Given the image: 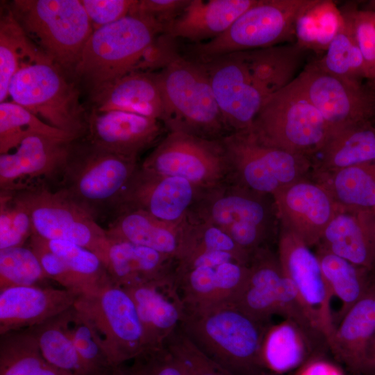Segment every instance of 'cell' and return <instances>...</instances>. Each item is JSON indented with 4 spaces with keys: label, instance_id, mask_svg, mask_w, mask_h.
<instances>
[{
    "label": "cell",
    "instance_id": "obj_19",
    "mask_svg": "<svg viewBox=\"0 0 375 375\" xmlns=\"http://www.w3.org/2000/svg\"><path fill=\"white\" fill-rule=\"evenodd\" d=\"M125 290L135 305L147 351L164 347L187 314L176 270L152 282Z\"/></svg>",
    "mask_w": 375,
    "mask_h": 375
},
{
    "label": "cell",
    "instance_id": "obj_41",
    "mask_svg": "<svg viewBox=\"0 0 375 375\" xmlns=\"http://www.w3.org/2000/svg\"><path fill=\"white\" fill-rule=\"evenodd\" d=\"M205 251L229 253L246 265H249L251 258L222 228L186 217L182 225L181 246L177 262Z\"/></svg>",
    "mask_w": 375,
    "mask_h": 375
},
{
    "label": "cell",
    "instance_id": "obj_32",
    "mask_svg": "<svg viewBox=\"0 0 375 375\" xmlns=\"http://www.w3.org/2000/svg\"><path fill=\"white\" fill-rule=\"evenodd\" d=\"M309 336L299 325L290 319L269 325L261 349L265 369L283 375L301 366L309 351Z\"/></svg>",
    "mask_w": 375,
    "mask_h": 375
},
{
    "label": "cell",
    "instance_id": "obj_18",
    "mask_svg": "<svg viewBox=\"0 0 375 375\" xmlns=\"http://www.w3.org/2000/svg\"><path fill=\"white\" fill-rule=\"evenodd\" d=\"M282 228L309 247L319 244L324 231L340 207L317 181L301 178L272 196Z\"/></svg>",
    "mask_w": 375,
    "mask_h": 375
},
{
    "label": "cell",
    "instance_id": "obj_31",
    "mask_svg": "<svg viewBox=\"0 0 375 375\" xmlns=\"http://www.w3.org/2000/svg\"><path fill=\"white\" fill-rule=\"evenodd\" d=\"M315 156L317 172L375 161V126L372 121L347 126L331 135Z\"/></svg>",
    "mask_w": 375,
    "mask_h": 375
},
{
    "label": "cell",
    "instance_id": "obj_3",
    "mask_svg": "<svg viewBox=\"0 0 375 375\" xmlns=\"http://www.w3.org/2000/svg\"><path fill=\"white\" fill-rule=\"evenodd\" d=\"M163 33L152 18L138 13L93 31L74 73L92 92L137 71L148 47Z\"/></svg>",
    "mask_w": 375,
    "mask_h": 375
},
{
    "label": "cell",
    "instance_id": "obj_4",
    "mask_svg": "<svg viewBox=\"0 0 375 375\" xmlns=\"http://www.w3.org/2000/svg\"><path fill=\"white\" fill-rule=\"evenodd\" d=\"M11 10L31 40L60 68L74 72L94 28L79 0H15Z\"/></svg>",
    "mask_w": 375,
    "mask_h": 375
},
{
    "label": "cell",
    "instance_id": "obj_51",
    "mask_svg": "<svg viewBox=\"0 0 375 375\" xmlns=\"http://www.w3.org/2000/svg\"><path fill=\"white\" fill-rule=\"evenodd\" d=\"M296 375H344L336 365L322 359L306 363Z\"/></svg>",
    "mask_w": 375,
    "mask_h": 375
},
{
    "label": "cell",
    "instance_id": "obj_20",
    "mask_svg": "<svg viewBox=\"0 0 375 375\" xmlns=\"http://www.w3.org/2000/svg\"><path fill=\"white\" fill-rule=\"evenodd\" d=\"M72 142L32 135L24 140L15 153L1 154V192H14L21 190L24 180L61 176Z\"/></svg>",
    "mask_w": 375,
    "mask_h": 375
},
{
    "label": "cell",
    "instance_id": "obj_39",
    "mask_svg": "<svg viewBox=\"0 0 375 375\" xmlns=\"http://www.w3.org/2000/svg\"><path fill=\"white\" fill-rule=\"evenodd\" d=\"M74 141L76 138L53 127L15 102L0 103V153H9L29 136Z\"/></svg>",
    "mask_w": 375,
    "mask_h": 375
},
{
    "label": "cell",
    "instance_id": "obj_28",
    "mask_svg": "<svg viewBox=\"0 0 375 375\" xmlns=\"http://www.w3.org/2000/svg\"><path fill=\"white\" fill-rule=\"evenodd\" d=\"M92 92L97 112L122 111L162 122L164 104L156 74L133 71Z\"/></svg>",
    "mask_w": 375,
    "mask_h": 375
},
{
    "label": "cell",
    "instance_id": "obj_2",
    "mask_svg": "<svg viewBox=\"0 0 375 375\" xmlns=\"http://www.w3.org/2000/svg\"><path fill=\"white\" fill-rule=\"evenodd\" d=\"M156 78L164 104L162 122L169 131L215 140L231 133L203 64L177 53Z\"/></svg>",
    "mask_w": 375,
    "mask_h": 375
},
{
    "label": "cell",
    "instance_id": "obj_53",
    "mask_svg": "<svg viewBox=\"0 0 375 375\" xmlns=\"http://www.w3.org/2000/svg\"><path fill=\"white\" fill-rule=\"evenodd\" d=\"M371 367L372 369H375V338L374 340L371 353Z\"/></svg>",
    "mask_w": 375,
    "mask_h": 375
},
{
    "label": "cell",
    "instance_id": "obj_21",
    "mask_svg": "<svg viewBox=\"0 0 375 375\" xmlns=\"http://www.w3.org/2000/svg\"><path fill=\"white\" fill-rule=\"evenodd\" d=\"M79 294L41 285L0 290V335L40 324L72 308Z\"/></svg>",
    "mask_w": 375,
    "mask_h": 375
},
{
    "label": "cell",
    "instance_id": "obj_56",
    "mask_svg": "<svg viewBox=\"0 0 375 375\" xmlns=\"http://www.w3.org/2000/svg\"><path fill=\"white\" fill-rule=\"evenodd\" d=\"M372 212L375 215V207L372 210Z\"/></svg>",
    "mask_w": 375,
    "mask_h": 375
},
{
    "label": "cell",
    "instance_id": "obj_13",
    "mask_svg": "<svg viewBox=\"0 0 375 375\" xmlns=\"http://www.w3.org/2000/svg\"><path fill=\"white\" fill-rule=\"evenodd\" d=\"M254 319L269 323L274 315L299 325L308 334L315 333L278 256L262 248L251 256L247 282L233 303Z\"/></svg>",
    "mask_w": 375,
    "mask_h": 375
},
{
    "label": "cell",
    "instance_id": "obj_8",
    "mask_svg": "<svg viewBox=\"0 0 375 375\" xmlns=\"http://www.w3.org/2000/svg\"><path fill=\"white\" fill-rule=\"evenodd\" d=\"M28 210L33 234L42 239L70 242L94 253L106 265L110 239L90 210L62 190L26 187L12 192Z\"/></svg>",
    "mask_w": 375,
    "mask_h": 375
},
{
    "label": "cell",
    "instance_id": "obj_37",
    "mask_svg": "<svg viewBox=\"0 0 375 375\" xmlns=\"http://www.w3.org/2000/svg\"><path fill=\"white\" fill-rule=\"evenodd\" d=\"M65 312L27 329L51 365L69 375H92L66 331Z\"/></svg>",
    "mask_w": 375,
    "mask_h": 375
},
{
    "label": "cell",
    "instance_id": "obj_40",
    "mask_svg": "<svg viewBox=\"0 0 375 375\" xmlns=\"http://www.w3.org/2000/svg\"><path fill=\"white\" fill-rule=\"evenodd\" d=\"M342 13L344 17L342 28L322 56L313 62L318 67L332 75L349 81L362 82L363 79H367L363 58L351 22L347 15Z\"/></svg>",
    "mask_w": 375,
    "mask_h": 375
},
{
    "label": "cell",
    "instance_id": "obj_50",
    "mask_svg": "<svg viewBox=\"0 0 375 375\" xmlns=\"http://www.w3.org/2000/svg\"><path fill=\"white\" fill-rule=\"evenodd\" d=\"M189 0L135 1L130 13L146 15L164 27L174 20L186 6Z\"/></svg>",
    "mask_w": 375,
    "mask_h": 375
},
{
    "label": "cell",
    "instance_id": "obj_5",
    "mask_svg": "<svg viewBox=\"0 0 375 375\" xmlns=\"http://www.w3.org/2000/svg\"><path fill=\"white\" fill-rule=\"evenodd\" d=\"M249 130L266 146L310 158L330 137L328 124L296 79L267 99Z\"/></svg>",
    "mask_w": 375,
    "mask_h": 375
},
{
    "label": "cell",
    "instance_id": "obj_30",
    "mask_svg": "<svg viewBox=\"0 0 375 375\" xmlns=\"http://www.w3.org/2000/svg\"><path fill=\"white\" fill-rule=\"evenodd\" d=\"M183 223H169L142 210H127L122 212L106 232L110 239L148 247L177 260Z\"/></svg>",
    "mask_w": 375,
    "mask_h": 375
},
{
    "label": "cell",
    "instance_id": "obj_6",
    "mask_svg": "<svg viewBox=\"0 0 375 375\" xmlns=\"http://www.w3.org/2000/svg\"><path fill=\"white\" fill-rule=\"evenodd\" d=\"M315 0H257L219 36L188 47L201 63L232 52L279 45L295 36L297 18Z\"/></svg>",
    "mask_w": 375,
    "mask_h": 375
},
{
    "label": "cell",
    "instance_id": "obj_35",
    "mask_svg": "<svg viewBox=\"0 0 375 375\" xmlns=\"http://www.w3.org/2000/svg\"><path fill=\"white\" fill-rule=\"evenodd\" d=\"M324 277L333 297L338 299L341 306L335 317V323L357 303L367 292L373 282L368 269L351 262L319 246L315 253Z\"/></svg>",
    "mask_w": 375,
    "mask_h": 375
},
{
    "label": "cell",
    "instance_id": "obj_52",
    "mask_svg": "<svg viewBox=\"0 0 375 375\" xmlns=\"http://www.w3.org/2000/svg\"><path fill=\"white\" fill-rule=\"evenodd\" d=\"M108 375H135L129 367H125L123 365L114 367Z\"/></svg>",
    "mask_w": 375,
    "mask_h": 375
},
{
    "label": "cell",
    "instance_id": "obj_45",
    "mask_svg": "<svg viewBox=\"0 0 375 375\" xmlns=\"http://www.w3.org/2000/svg\"><path fill=\"white\" fill-rule=\"evenodd\" d=\"M0 249L24 246L33 234L26 208L12 192H1Z\"/></svg>",
    "mask_w": 375,
    "mask_h": 375
},
{
    "label": "cell",
    "instance_id": "obj_36",
    "mask_svg": "<svg viewBox=\"0 0 375 375\" xmlns=\"http://www.w3.org/2000/svg\"><path fill=\"white\" fill-rule=\"evenodd\" d=\"M0 375H69L51 365L28 329L0 335Z\"/></svg>",
    "mask_w": 375,
    "mask_h": 375
},
{
    "label": "cell",
    "instance_id": "obj_34",
    "mask_svg": "<svg viewBox=\"0 0 375 375\" xmlns=\"http://www.w3.org/2000/svg\"><path fill=\"white\" fill-rule=\"evenodd\" d=\"M316 175V181L341 208L372 210L375 207V161Z\"/></svg>",
    "mask_w": 375,
    "mask_h": 375
},
{
    "label": "cell",
    "instance_id": "obj_47",
    "mask_svg": "<svg viewBox=\"0 0 375 375\" xmlns=\"http://www.w3.org/2000/svg\"><path fill=\"white\" fill-rule=\"evenodd\" d=\"M341 11L349 18L367 72V80L375 85V12L348 5Z\"/></svg>",
    "mask_w": 375,
    "mask_h": 375
},
{
    "label": "cell",
    "instance_id": "obj_1",
    "mask_svg": "<svg viewBox=\"0 0 375 375\" xmlns=\"http://www.w3.org/2000/svg\"><path fill=\"white\" fill-rule=\"evenodd\" d=\"M269 325L234 303H226L187 312L181 328L203 353L232 375H258L266 371L261 349Z\"/></svg>",
    "mask_w": 375,
    "mask_h": 375
},
{
    "label": "cell",
    "instance_id": "obj_9",
    "mask_svg": "<svg viewBox=\"0 0 375 375\" xmlns=\"http://www.w3.org/2000/svg\"><path fill=\"white\" fill-rule=\"evenodd\" d=\"M229 169L228 181L256 193L272 196L304 178L310 158L260 143L249 129L220 140Z\"/></svg>",
    "mask_w": 375,
    "mask_h": 375
},
{
    "label": "cell",
    "instance_id": "obj_46",
    "mask_svg": "<svg viewBox=\"0 0 375 375\" xmlns=\"http://www.w3.org/2000/svg\"><path fill=\"white\" fill-rule=\"evenodd\" d=\"M165 346L182 365L186 375H232L203 353L181 327Z\"/></svg>",
    "mask_w": 375,
    "mask_h": 375
},
{
    "label": "cell",
    "instance_id": "obj_22",
    "mask_svg": "<svg viewBox=\"0 0 375 375\" xmlns=\"http://www.w3.org/2000/svg\"><path fill=\"white\" fill-rule=\"evenodd\" d=\"M205 190L187 217L226 229L236 222H253L269 228L272 210L260 194L228 181Z\"/></svg>",
    "mask_w": 375,
    "mask_h": 375
},
{
    "label": "cell",
    "instance_id": "obj_12",
    "mask_svg": "<svg viewBox=\"0 0 375 375\" xmlns=\"http://www.w3.org/2000/svg\"><path fill=\"white\" fill-rule=\"evenodd\" d=\"M142 167L184 178L208 190L228 181L229 169L219 140L171 131L145 158Z\"/></svg>",
    "mask_w": 375,
    "mask_h": 375
},
{
    "label": "cell",
    "instance_id": "obj_49",
    "mask_svg": "<svg viewBox=\"0 0 375 375\" xmlns=\"http://www.w3.org/2000/svg\"><path fill=\"white\" fill-rule=\"evenodd\" d=\"M94 30L128 15L135 0H82Z\"/></svg>",
    "mask_w": 375,
    "mask_h": 375
},
{
    "label": "cell",
    "instance_id": "obj_29",
    "mask_svg": "<svg viewBox=\"0 0 375 375\" xmlns=\"http://www.w3.org/2000/svg\"><path fill=\"white\" fill-rule=\"evenodd\" d=\"M176 265L175 258L150 248L110 239L106 267L115 285L126 289L152 282L174 272Z\"/></svg>",
    "mask_w": 375,
    "mask_h": 375
},
{
    "label": "cell",
    "instance_id": "obj_10",
    "mask_svg": "<svg viewBox=\"0 0 375 375\" xmlns=\"http://www.w3.org/2000/svg\"><path fill=\"white\" fill-rule=\"evenodd\" d=\"M53 62H38L19 69L11 80L8 95L50 126L80 136L85 128L79 91Z\"/></svg>",
    "mask_w": 375,
    "mask_h": 375
},
{
    "label": "cell",
    "instance_id": "obj_25",
    "mask_svg": "<svg viewBox=\"0 0 375 375\" xmlns=\"http://www.w3.org/2000/svg\"><path fill=\"white\" fill-rule=\"evenodd\" d=\"M257 0H189L181 12L163 29L174 40L193 44L212 40L225 31Z\"/></svg>",
    "mask_w": 375,
    "mask_h": 375
},
{
    "label": "cell",
    "instance_id": "obj_15",
    "mask_svg": "<svg viewBox=\"0 0 375 375\" xmlns=\"http://www.w3.org/2000/svg\"><path fill=\"white\" fill-rule=\"evenodd\" d=\"M278 258L297 292L312 328L329 346L336 327L331 307L333 295L316 254L298 237L282 228Z\"/></svg>",
    "mask_w": 375,
    "mask_h": 375
},
{
    "label": "cell",
    "instance_id": "obj_43",
    "mask_svg": "<svg viewBox=\"0 0 375 375\" xmlns=\"http://www.w3.org/2000/svg\"><path fill=\"white\" fill-rule=\"evenodd\" d=\"M49 279L29 247L0 249V290L17 286L40 285Z\"/></svg>",
    "mask_w": 375,
    "mask_h": 375
},
{
    "label": "cell",
    "instance_id": "obj_55",
    "mask_svg": "<svg viewBox=\"0 0 375 375\" xmlns=\"http://www.w3.org/2000/svg\"><path fill=\"white\" fill-rule=\"evenodd\" d=\"M258 375H281V374H275V373L265 371V372L259 374Z\"/></svg>",
    "mask_w": 375,
    "mask_h": 375
},
{
    "label": "cell",
    "instance_id": "obj_24",
    "mask_svg": "<svg viewBox=\"0 0 375 375\" xmlns=\"http://www.w3.org/2000/svg\"><path fill=\"white\" fill-rule=\"evenodd\" d=\"M187 312L233 303L249 275V265L229 261L176 272Z\"/></svg>",
    "mask_w": 375,
    "mask_h": 375
},
{
    "label": "cell",
    "instance_id": "obj_16",
    "mask_svg": "<svg viewBox=\"0 0 375 375\" xmlns=\"http://www.w3.org/2000/svg\"><path fill=\"white\" fill-rule=\"evenodd\" d=\"M201 64L231 132L249 129L269 97L249 70L243 51L224 54Z\"/></svg>",
    "mask_w": 375,
    "mask_h": 375
},
{
    "label": "cell",
    "instance_id": "obj_23",
    "mask_svg": "<svg viewBox=\"0 0 375 375\" xmlns=\"http://www.w3.org/2000/svg\"><path fill=\"white\" fill-rule=\"evenodd\" d=\"M161 122L134 113L93 110L87 119L88 141L107 151L138 158L162 134Z\"/></svg>",
    "mask_w": 375,
    "mask_h": 375
},
{
    "label": "cell",
    "instance_id": "obj_33",
    "mask_svg": "<svg viewBox=\"0 0 375 375\" xmlns=\"http://www.w3.org/2000/svg\"><path fill=\"white\" fill-rule=\"evenodd\" d=\"M53 62L32 42L15 17L11 8L0 20V102L8 96L9 85L22 67L38 62Z\"/></svg>",
    "mask_w": 375,
    "mask_h": 375
},
{
    "label": "cell",
    "instance_id": "obj_48",
    "mask_svg": "<svg viewBox=\"0 0 375 375\" xmlns=\"http://www.w3.org/2000/svg\"><path fill=\"white\" fill-rule=\"evenodd\" d=\"M135 375H186L182 365L165 346L148 350L133 360Z\"/></svg>",
    "mask_w": 375,
    "mask_h": 375
},
{
    "label": "cell",
    "instance_id": "obj_7",
    "mask_svg": "<svg viewBox=\"0 0 375 375\" xmlns=\"http://www.w3.org/2000/svg\"><path fill=\"white\" fill-rule=\"evenodd\" d=\"M74 308L113 367L133 360L147 350L135 305L124 288L112 284L80 294Z\"/></svg>",
    "mask_w": 375,
    "mask_h": 375
},
{
    "label": "cell",
    "instance_id": "obj_38",
    "mask_svg": "<svg viewBox=\"0 0 375 375\" xmlns=\"http://www.w3.org/2000/svg\"><path fill=\"white\" fill-rule=\"evenodd\" d=\"M344 24L340 8L328 0H315L297 19V43L304 49L325 51Z\"/></svg>",
    "mask_w": 375,
    "mask_h": 375
},
{
    "label": "cell",
    "instance_id": "obj_17",
    "mask_svg": "<svg viewBox=\"0 0 375 375\" xmlns=\"http://www.w3.org/2000/svg\"><path fill=\"white\" fill-rule=\"evenodd\" d=\"M205 190L184 178L140 166L115 204L123 210H139L162 221L181 224Z\"/></svg>",
    "mask_w": 375,
    "mask_h": 375
},
{
    "label": "cell",
    "instance_id": "obj_11",
    "mask_svg": "<svg viewBox=\"0 0 375 375\" xmlns=\"http://www.w3.org/2000/svg\"><path fill=\"white\" fill-rule=\"evenodd\" d=\"M139 167L137 158L88 144L72 149L61 174L60 190L92 211L93 206L115 204Z\"/></svg>",
    "mask_w": 375,
    "mask_h": 375
},
{
    "label": "cell",
    "instance_id": "obj_14",
    "mask_svg": "<svg viewBox=\"0 0 375 375\" xmlns=\"http://www.w3.org/2000/svg\"><path fill=\"white\" fill-rule=\"evenodd\" d=\"M295 79L326 121L330 136L351 125L375 119L373 85L368 86L332 75L313 61Z\"/></svg>",
    "mask_w": 375,
    "mask_h": 375
},
{
    "label": "cell",
    "instance_id": "obj_42",
    "mask_svg": "<svg viewBox=\"0 0 375 375\" xmlns=\"http://www.w3.org/2000/svg\"><path fill=\"white\" fill-rule=\"evenodd\" d=\"M38 238L47 248L62 259L81 283L85 290L83 294L113 284L104 263L90 250L70 242Z\"/></svg>",
    "mask_w": 375,
    "mask_h": 375
},
{
    "label": "cell",
    "instance_id": "obj_27",
    "mask_svg": "<svg viewBox=\"0 0 375 375\" xmlns=\"http://www.w3.org/2000/svg\"><path fill=\"white\" fill-rule=\"evenodd\" d=\"M319 246L371 271L375 267V215L372 210L340 208Z\"/></svg>",
    "mask_w": 375,
    "mask_h": 375
},
{
    "label": "cell",
    "instance_id": "obj_44",
    "mask_svg": "<svg viewBox=\"0 0 375 375\" xmlns=\"http://www.w3.org/2000/svg\"><path fill=\"white\" fill-rule=\"evenodd\" d=\"M66 331L80 358L92 375H108L115 367L94 338L91 329L74 306L65 311Z\"/></svg>",
    "mask_w": 375,
    "mask_h": 375
},
{
    "label": "cell",
    "instance_id": "obj_54",
    "mask_svg": "<svg viewBox=\"0 0 375 375\" xmlns=\"http://www.w3.org/2000/svg\"><path fill=\"white\" fill-rule=\"evenodd\" d=\"M363 8L375 12V0L368 1L366 4V6H365Z\"/></svg>",
    "mask_w": 375,
    "mask_h": 375
},
{
    "label": "cell",
    "instance_id": "obj_26",
    "mask_svg": "<svg viewBox=\"0 0 375 375\" xmlns=\"http://www.w3.org/2000/svg\"><path fill=\"white\" fill-rule=\"evenodd\" d=\"M375 338V283L341 318L329 344L338 358L355 372L372 369Z\"/></svg>",
    "mask_w": 375,
    "mask_h": 375
}]
</instances>
